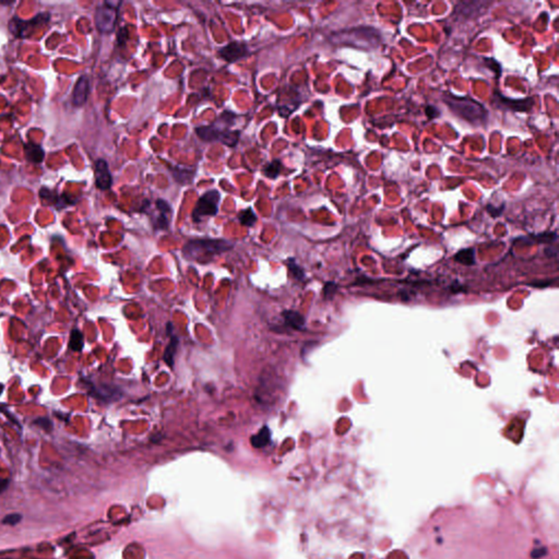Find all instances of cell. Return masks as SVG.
<instances>
[{
	"label": "cell",
	"mask_w": 559,
	"mask_h": 559,
	"mask_svg": "<svg viewBox=\"0 0 559 559\" xmlns=\"http://www.w3.org/2000/svg\"><path fill=\"white\" fill-rule=\"evenodd\" d=\"M443 100L455 116L474 126L485 125L489 120V111L485 106L470 96H458L450 92L444 94Z\"/></svg>",
	"instance_id": "cell-1"
},
{
	"label": "cell",
	"mask_w": 559,
	"mask_h": 559,
	"mask_svg": "<svg viewBox=\"0 0 559 559\" xmlns=\"http://www.w3.org/2000/svg\"><path fill=\"white\" fill-rule=\"evenodd\" d=\"M232 244L224 240H194L188 242L182 252L187 259L199 262H209L215 256L230 250Z\"/></svg>",
	"instance_id": "cell-2"
},
{
	"label": "cell",
	"mask_w": 559,
	"mask_h": 559,
	"mask_svg": "<svg viewBox=\"0 0 559 559\" xmlns=\"http://www.w3.org/2000/svg\"><path fill=\"white\" fill-rule=\"evenodd\" d=\"M120 2L106 1L98 7L95 12L96 28L102 33H111L118 19V8Z\"/></svg>",
	"instance_id": "cell-3"
},
{
	"label": "cell",
	"mask_w": 559,
	"mask_h": 559,
	"mask_svg": "<svg viewBox=\"0 0 559 559\" xmlns=\"http://www.w3.org/2000/svg\"><path fill=\"white\" fill-rule=\"evenodd\" d=\"M197 136L202 140L221 142L227 146H235L240 139V131H231L217 128L215 126H202L196 128Z\"/></svg>",
	"instance_id": "cell-4"
},
{
	"label": "cell",
	"mask_w": 559,
	"mask_h": 559,
	"mask_svg": "<svg viewBox=\"0 0 559 559\" xmlns=\"http://www.w3.org/2000/svg\"><path fill=\"white\" fill-rule=\"evenodd\" d=\"M220 200L221 195L217 190H209L206 192L198 200L195 209L192 211V218H194V221L200 222L205 217L216 215Z\"/></svg>",
	"instance_id": "cell-5"
},
{
	"label": "cell",
	"mask_w": 559,
	"mask_h": 559,
	"mask_svg": "<svg viewBox=\"0 0 559 559\" xmlns=\"http://www.w3.org/2000/svg\"><path fill=\"white\" fill-rule=\"evenodd\" d=\"M491 103L500 109H507L512 111H530L534 106V99L526 98L520 100H512L506 98L499 92H496L492 96Z\"/></svg>",
	"instance_id": "cell-6"
},
{
	"label": "cell",
	"mask_w": 559,
	"mask_h": 559,
	"mask_svg": "<svg viewBox=\"0 0 559 559\" xmlns=\"http://www.w3.org/2000/svg\"><path fill=\"white\" fill-rule=\"evenodd\" d=\"M49 19V14L40 13L38 16L35 17L29 21H24V20L14 18L9 23V29L16 36L18 37H27L28 35L31 33L35 27L47 22Z\"/></svg>",
	"instance_id": "cell-7"
},
{
	"label": "cell",
	"mask_w": 559,
	"mask_h": 559,
	"mask_svg": "<svg viewBox=\"0 0 559 559\" xmlns=\"http://www.w3.org/2000/svg\"><path fill=\"white\" fill-rule=\"evenodd\" d=\"M218 55L227 63H235L237 60L247 57L249 55V49L246 44L231 42L218 50Z\"/></svg>",
	"instance_id": "cell-8"
},
{
	"label": "cell",
	"mask_w": 559,
	"mask_h": 559,
	"mask_svg": "<svg viewBox=\"0 0 559 559\" xmlns=\"http://www.w3.org/2000/svg\"><path fill=\"white\" fill-rule=\"evenodd\" d=\"M94 174L96 187L101 190H108L113 184V178H111L107 162L102 159L96 161Z\"/></svg>",
	"instance_id": "cell-9"
},
{
	"label": "cell",
	"mask_w": 559,
	"mask_h": 559,
	"mask_svg": "<svg viewBox=\"0 0 559 559\" xmlns=\"http://www.w3.org/2000/svg\"><path fill=\"white\" fill-rule=\"evenodd\" d=\"M90 92V81L89 78L82 75L74 85L72 92V103L74 106H82L88 100Z\"/></svg>",
	"instance_id": "cell-10"
},
{
	"label": "cell",
	"mask_w": 559,
	"mask_h": 559,
	"mask_svg": "<svg viewBox=\"0 0 559 559\" xmlns=\"http://www.w3.org/2000/svg\"><path fill=\"white\" fill-rule=\"evenodd\" d=\"M155 205H156L157 210L160 211V215L157 216L155 224H156L157 227H160V228H167V226H169V224H170V221H169V218H167V215L172 213L171 207L166 201L161 200V199L157 200Z\"/></svg>",
	"instance_id": "cell-11"
},
{
	"label": "cell",
	"mask_w": 559,
	"mask_h": 559,
	"mask_svg": "<svg viewBox=\"0 0 559 559\" xmlns=\"http://www.w3.org/2000/svg\"><path fill=\"white\" fill-rule=\"evenodd\" d=\"M45 152L42 146L35 143H28L25 145V159L34 164L42 163Z\"/></svg>",
	"instance_id": "cell-12"
},
{
	"label": "cell",
	"mask_w": 559,
	"mask_h": 559,
	"mask_svg": "<svg viewBox=\"0 0 559 559\" xmlns=\"http://www.w3.org/2000/svg\"><path fill=\"white\" fill-rule=\"evenodd\" d=\"M284 321L286 326L294 330H303L305 327V319L301 314L294 311H285L283 313Z\"/></svg>",
	"instance_id": "cell-13"
},
{
	"label": "cell",
	"mask_w": 559,
	"mask_h": 559,
	"mask_svg": "<svg viewBox=\"0 0 559 559\" xmlns=\"http://www.w3.org/2000/svg\"><path fill=\"white\" fill-rule=\"evenodd\" d=\"M454 260L464 266H473L475 263V249L465 248L458 251L454 256Z\"/></svg>",
	"instance_id": "cell-14"
},
{
	"label": "cell",
	"mask_w": 559,
	"mask_h": 559,
	"mask_svg": "<svg viewBox=\"0 0 559 559\" xmlns=\"http://www.w3.org/2000/svg\"><path fill=\"white\" fill-rule=\"evenodd\" d=\"M83 344H84V339H83L82 332H81L80 330H77V329L72 330V332H71V334H70V340H69L70 349L73 350V352H80V350L83 349Z\"/></svg>",
	"instance_id": "cell-15"
},
{
	"label": "cell",
	"mask_w": 559,
	"mask_h": 559,
	"mask_svg": "<svg viewBox=\"0 0 559 559\" xmlns=\"http://www.w3.org/2000/svg\"><path fill=\"white\" fill-rule=\"evenodd\" d=\"M270 437H271L270 430H269L268 427H263L256 436L252 437L251 443L253 446L257 447V448H261V447H264L269 444Z\"/></svg>",
	"instance_id": "cell-16"
},
{
	"label": "cell",
	"mask_w": 559,
	"mask_h": 559,
	"mask_svg": "<svg viewBox=\"0 0 559 559\" xmlns=\"http://www.w3.org/2000/svg\"><path fill=\"white\" fill-rule=\"evenodd\" d=\"M173 176H174V178L178 181V182H190L194 179V176H195V171H189L188 169H179V167H176V169L173 170ZM182 184V185H184Z\"/></svg>",
	"instance_id": "cell-17"
},
{
	"label": "cell",
	"mask_w": 559,
	"mask_h": 559,
	"mask_svg": "<svg viewBox=\"0 0 559 559\" xmlns=\"http://www.w3.org/2000/svg\"><path fill=\"white\" fill-rule=\"evenodd\" d=\"M238 218H240V222H241L242 225L249 226V227L255 225L257 220H258L256 213L253 212L252 209H250V208H249V209L243 210L240 213V215H238Z\"/></svg>",
	"instance_id": "cell-18"
},
{
	"label": "cell",
	"mask_w": 559,
	"mask_h": 559,
	"mask_svg": "<svg viewBox=\"0 0 559 559\" xmlns=\"http://www.w3.org/2000/svg\"><path fill=\"white\" fill-rule=\"evenodd\" d=\"M281 171H282L281 162H280L279 160H274V161L271 162V163H269L266 166V169H264V171H263V174H264V176L268 177V178L274 179L279 176Z\"/></svg>",
	"instance_id": "cell-19"
},
{
	"label": "cell",
	"mask_w": 559,
	"mask_h": 559,
	"mask_svg": "<svg viewBox=\"0 0 559 559\" xmlns=\"http://www.w3.org/2000/svg\"><path fill=\"white\" fill-rule=\"evenodd\" d=\"M177 345H178V339L174 337L172 338L169 347H167V349H165L164 360L169 366L174 365V357L177 350Z\"/></svg>",
	"instance_id": "cell-20"
},
{
	"label": "cell",
	"mask_w": 559,
	"mask_h": 559,
	"mask_svg": "<svg viewBox=\"0 0 559 559\" xmlns=\"http://www.w3.org/2000/svg\"><path fill=\"white\" fill-rule=\"evenodd\" d=\"M533 238H535V240L538 243H553V242H556L557 241V234L556 232H546V233H543L540 234V235H536V236H533Z\"/></svg>",
	"instance_id": "cell-21"
},
{
	"label": "cell",
	"mask_w": 559,
	"mask_h": 559,
	"mask_svg": "<svg viewBox=\"0 0 559 559\" xmlns=\"http://www.w3.org/2000/svg\"><path fill=\"white\" fill-rule=\"evenodd\" d=\"M484 60H485L484 63H485V65L487 66V67H489L491 71H494V72L497 74V77H500V74H501V66H500V64L498 63V62H496V60L492 59V58H485Z\"/></svg>",
	"instance_id": "cell-22"
},
{
	"label": "cell",
	"mask_w": 559,
	"mask_h": 559,
	"mask_svg": "<svg viewBox=\"0 0 559 559\" xmlns=\"http://www.w3.org/2000/svg\"><path fill=\"white\" fill-rule=\"evenodd\" d=\"M487 212L489 213V215L491 217H498L502 214V212H504L505 209V203H502L500 207H494L492 205H487L486 207Z\"/></svg>",
	"instance_id": "cell-23"
},
{
	"label": "cell",
	"mask_w": 559,
	"mask_h": 559,
	"mask_svg": "<svg viewBox=\"0 0 559 559\" xmlns=\"http://www.w3.org/2000/svg\"><path fill=\"white\" fill-rule=\"evenodd\" d=\"M21 521V515H18V513H13V515H9L7 516L4 519L2 520L3 524H10V525H14L17 524L18 522Z\"/></svg>",
	"instance_id": "cell-24"
},
{
	"label": "cell",
	"mask_w": 559,
	"mask_h": 559,
	"mask_svg": "<svg viewBox=\"0 0 559 559\" xmlns=\"http://www.w3.org/2000/svg\"><path fill=\"white\" fill-rule=\"evenodd\" d=\"M289 269L293 271V276L295 277L298 280H302L304 278V272L301 268H298V266H296L295 262L294 260H291V263H289Z\"/></svg>",
	"instance_id": "cell-25"
},
{
	"label": "cell",
	"mask_w": 559,
	"mask_h": 559,
	"mask_svg": "<svg viewBox=\"0 0 559 559\" xmlns=\"http://www.w3.org/2000/svg\"><path fill=\"white\" fill-rule=\"evenodd\" d=\"M425 111H426V115H427L429 119H434V118H436V117L439 116V110H438V108L435 107V106L428 105L427 107H426Z\"/></svg>",
	"instance_id": "cell-26"
},
{
	"label": "cell",
	"mask_w": 559,
	"mask_h": 559,
	"mask_svg": "<svg viewBox=\"0 0 559 559\" xmlns=\"http://www.w3.org/2000/svg\"><path fill=\"white\" fill-rule=\"evenodd\" d=\"M8 484H9L8 481H6V480H0V492H2V491H4V490L7 489Z\"/></svg>",
	"instance_id": "cell-27"
},
{
	"label": "cell",
	"mask_w": 559,
	"mask_h": 559,
	"mask_svg": "<svg viewBox=\"0 0 559 559\" xmlns=\"http://www.w3.org/2000/svg\"><path fill=\"white\" fill-rule=\"evenodd\" d=\"M2 389H3V385H2V384H0V393H1V392H2Z\"/></svg>",
	"instance_id": "cell-28"
}]
</instances>
